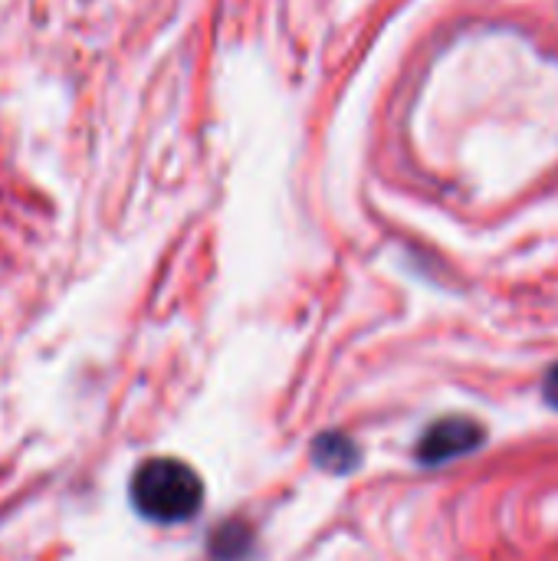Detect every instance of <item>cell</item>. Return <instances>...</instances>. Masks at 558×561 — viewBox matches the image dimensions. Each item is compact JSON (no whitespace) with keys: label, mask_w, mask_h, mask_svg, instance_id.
<instances>
[{"label":"cell","mask_w":558,"mask_h":561,"mask_svg":"<svg viewBox=\"0 0 558 561\" xmlns=\"http://www.w3.org/2000/svg\"><path fill=\"white\" fill-rule=\"evenodd\" d=\"M483 444V427L470 417H441L434 421L424 437L418 440V460L424 467H441L447 460H457L470 450H477Z\"/></svg>","instance_id":"cell-2"},{"label":"cell","mask_w":558,"mask_h":561,"mask_svg":"<svg viewBox=\"0 0 558 561\" xmlns=\"http://www.w3.org/2000/svg\"><path fill=\"white\" fill-rule=\"evenodd\" d=\"M132 503L138 516L151 523H184L191 519L204 503V483L201 477L174 457H155L145 460L132 477Z\"/></svg>","instance_id":"cell-1"},{"label":"cell","mask_w":558,"mask_h":561,"mask_svg":"<svg viewBox=\"0 0 558 561\" xmlns=\"http://www.w3.org/2000/svg\"><path fill=\"white\" fill-rule=\"evenodd\" d=\"M247 546H250V529H247L243 523H227V526L214 536V542H210L214 556L220 561L240 559V552H243Z\"/></svg>","instance_id":"cell-4"},{"label":"cell","mask_w":558,"mask_h":561,"mask_svg":"<svg viewBox=\"0 0 558 561\" xmlns=\"http://www.w3.org/2000/svg\"><path fill=\"white\" fill-rule=\"evenodd\" d=\"M312 457L322 470L329 473H349L355 463H358V447L352 437L345 434H322L316 444H312Z\"/></svg>","instance_id":"cell-3"},{"label":"cell","mask_w":558,"mask_h":561,"mask_svg":"<svg viewBox=\"0 0 558 561\" xmlns=\"http://www.w3.org/2000/svg\"><path fill=\"white\" fill-rule=\"evenodd\" d=\"M543 398H546V404L558 408V365L546 375V381H543Z\"/></svg>","instance_id":"cell-5"}]
</instances>
